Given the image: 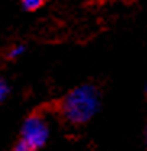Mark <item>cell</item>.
<instances>
[{
	"instance_id": "7",
	"label": "cell",
	"mask_w": 147,
	"mask_h": 151,
	"mask_svg": "<svg viewBox=\"0 0 147 151\" xmlns=\"http://www.w3.org/2000/svg\"><path fill=\"white\" fill-rule=\"evenodd\" d=\"M146 143H147V132H146Z\"/></svg>"
},
{
	"instance_id": "4",
	"label": "cell",
	"mask_w": 147,
	"mask_h": 151,
	"mask_svg": "<svg viewBox=\"0 0 147 151\" xmlns=\"http://www.w3.org/2000/svg\"><path fill=\"white\" fill-rule=\"evenodd\" d=\"M7 96H8V85H7V81H5V80L0 78V102L4 101Z\"/></svg>"
},
{
	"instance_id": "6",
	"label": "cell",
	"mask_w": 147,
	"mask_h": 151,
	"mask_svg": "<svg viewBox=\"0 0 147 151\" xmlns=\"http://www.w3.org/2000/svg\"><path fill=\"white\" fill-rule=\"evenodd\" d=\"M13 151H31V150H29V148H28L24 143H21V141H18V143L15 145Z\"/></svg>"
},
{
	"instance_id": "5",
	"label": "cell",
	"mask_w": 147,
	"mask_h": 151,
	"mask_svg": "<svg viewBox=\"0 0 147 151\" xmlns=\"http://www.w3.org/2000/svg\"><path fill=\"white\" fill-rule=\"evenodd\" d=\"M24 52V46H15L13 49L10 50V57H18Z\"/></svg>"
},
{
	"instance_id": "3",
	"label": "cell",
	"mask_w": 147,
	"mask_h": 151,
	"mask_svg": "<svg viewBox=\"0 0 147 151\" xmlns=\"http://www.w3.org/2000/svg\"><path fill=\"white\" fill-rule=\"evenodd\" d=\"M21 4H23L24 10H37V8L42 7L44 0H21Z\"/></svg>"
},
{
	"instance_id": "2",
	"label": "cell",
	"mask_w": 147,
	"mask_h": 151,
	"mask_svg": "<svg viewBox=\"0 0 147 151\" xmlns=\"http://www.w3.org/2000/svg\"><path fill=\"white\" fill-rule=\"evenodd\" d=\"M49 138V125L40 115H31L24 120L21 128V143H24L31 151H37L45 145Z\"/></svg>"
},
{
	"instance_id": "1",
	"label": "cell",
	"mask_w": 147,
	"mask_h": 151,
	"mask_svg": "<svg viewBox=\"0 0 147 151\" xmlns=\"http://www.w3.org/2000/svg\"><path fill=\"white\" fill-rule=\"evenodd\" d=\"M100 96L92 85H82L66 94L62 102V114L71 124L81 125L91 120L99 111Z\"/></svg>"
}]
</instances>
